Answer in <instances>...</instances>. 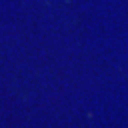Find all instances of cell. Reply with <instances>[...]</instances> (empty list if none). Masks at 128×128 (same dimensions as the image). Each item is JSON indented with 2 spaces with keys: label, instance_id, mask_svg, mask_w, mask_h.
Masks as SVG:
<instances>
[]
</instances>
